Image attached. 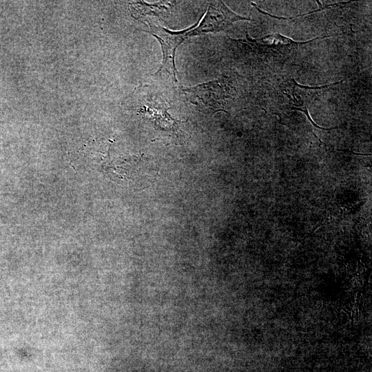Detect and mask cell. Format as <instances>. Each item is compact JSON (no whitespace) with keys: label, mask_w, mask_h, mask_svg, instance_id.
I'll return each instance as SVG.
<instances>
[{"label":"cell","mask_w":372,"mask_h":372,"mask_svg":"<svg viewBox=\"0 0 372 372\" xmlns=\"http://www.w3.org/2000/svg\"><path fill=\"white\" fill-rule=\"evenodd\" d=\"M190 28L185 30L174 32L161 26L149 24L147 30H144L154 37L161 43L163 51L161 65L155 73L169 77L173 82L177 83V70L175 66L176 50L186 39L190 37Z\"/></svg>","instance_id":"obj_1"},{"label":"cell","mask_w":372,"mask_h":372,"mask_svg":"<svg viewBox=\"0 0 372 372\" xmlns=\"http://www.w3.org/2000/svg\"><path fill=\"white\" fill-rule=\"evenodd\" d=\"M250 20L229 9L222 1H211L198 25L191 27L190 37L209 32H218L226 30L238 21Z\"/></svg>","instance_id":"obj_2"},{"label":"cell","mask_w":372,"mask_h":372,"mask_svg":"<svg viewBox=\"0 0 372 372\" xmlns=\"http://www.w3.org/2000/svg\"><path fill=\"white\" fill-rule=\"evenodd\" d=\"M328 87L329 86L307 87L299 85L294 79H289V81L282 83L280 89L282 94L285 96L282 100L287 101V105H289L291 109L304 112L315 127L327 130L330 129L321 127L312 121L309 115L307 107L316 96Z\"/></svg>","instance_id":"obj_3"},{"label":"cell","mask_w":372,"mask_h":372,"mask_svg":"<svg viewBox=\"0 0 372 372\" xmlns=\"http://www.w3.org/2000/svg\"><path fill=\"white\" fill-rule=\"evenodd\" d=\"M132 8L134 12L136 14V17H139L143 14H152L160 17L161 14H164L163 13H165L167 8L161 3L148 4L141 1L133 4Z\"/></svg>","instance_id":"obj_4"}]
</instances>
